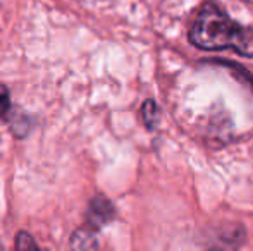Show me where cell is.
Returning a JSON list of instances; mask_svg holds the SVG:
<instances>
[{
    "instance_id": "cell-1",
    "label": "cell",
    "mask_w": 253,
    "mask_h": 251,
    "mask_svg": "<svg viewBox=\"0 0 253 251\" xmlns=\"http://www.w3.org/2000/svg\"><path fill=\"white\" fill-rule=\"evenodd\" d=\"M190 40L202 50L231 48L245 57H253V30L227 17L215 3H205L195 19Z\"/></svg>"
},
{
    "instance_id": "cell-2",
    "label": "cell",
    "mask_w": 253,
    "mask_h": 251,
    "mask_svg": "<svg viewBox=\"0 0 253 251\" xmlns=\"http://www.w3.org/2000/svg\"><path fill=\"white\" fill-rule=\"evenodd\" d=\"M114 208L110 207L109 201L102 200V198H97V200L93 201V205H91L90 212H88V220L91 222L93 225H103L107 220H109L110 217H112L114 214Z\"/></svg>"
},
{
    "instance_id": "cell-3",
    "label": "cell",
    "mask_w": 253,
    "mask_h": 251,
    "mask_svg": "<svg viewBox=\"0 0 253 251\" xmlns=\"http://www.w3.org/2000/svg\"><path fill=\"white\" fill-rule=\"evenodd\" d=\"M143 119H145V124H147L150 129L157 126L159 122V108H157L155 102L153 100H147L143 105Z\"/></svg>"
},
{
    "instance_id": "cell-4",
    "label": "cell",
    "mask_w": 253,
    "mask_h": 251,
    "mask_svg": "<svg viewBox=\"0 0 253 251\" xmlns=\"http://www.w3.org/2000/svg\"><path fill=\"white\" fill-rule=\"evenodd\" d=\"M17 250H26V248H37V243L31 239V236H28L26 232H21L19 238L16 241Z\"/></svg>"
},
{
    "instance_id": "cell-5",
    "label": "cell",
    "mask_w": 253,
    "mask_h": 251,
    "mask_svg": "<svg viewBox=\"0 0 253 251\" xmlns=\"http://www.w3.org/2000/svg\"><path fill=\"white\" fill-rule=\"evenodd\" d=\"M9 108V93L5 88H0V115H3Z\"/></svg>"
}]
</instances>
